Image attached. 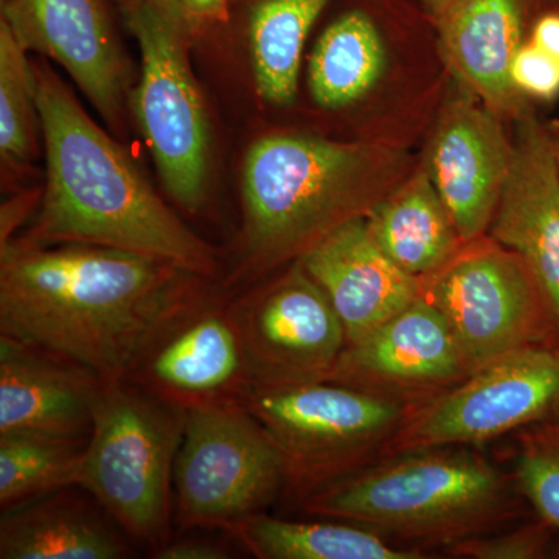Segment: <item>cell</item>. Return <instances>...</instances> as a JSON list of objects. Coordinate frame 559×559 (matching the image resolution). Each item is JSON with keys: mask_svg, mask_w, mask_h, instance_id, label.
Segmentation results:
<instances>
[{"mask_svg": "<svg viewBox=\"0 0 559 559\" xmlns=\"http://www.w3.org/2000/svg\"><path fill=\"white\" fill-rule=\"evenodd\" d=\"M204 280L128 250L10 240L0 252V334L105 384L127 381L153 342L205 299Z\"/></svg>", "mask_w": 559, "mask_h": 559, "instance_id": "cell-1", "label": "cell"}, {"mask_svg": "<svg viewBox=\"0 0 559 559\" xmlns=\"http://www.w3.org/2000/svg\"><path fill=\"white\" fill-rule=\"evenodd\" d=\"M47 183L27 240L84 242L170 261L201 277L215 250L160 200L134 162L91 120L53 70L35 66Z\"/></svg>", "mask_w": 559, "mask_h": 559, "instance_id": "cell-2", "label": "cell"}, {"mask_svg": "<svg viewBox=\"0 0 559 559\" xmlns=\"http://www.w3.org/2000/svg\"><path fill=\"white\" fill-rule=\"evenodd\" d=\"M403 156L369 143L271 135L245 162L242 266L260 274L299 260L396 189Z\"/></svg>", "mask_w": 559, "mask_h": 559, "instance_id": "cell-3", "label": "cell"}, {"mask_svg": "<svg viewBox=\"0 0 559 559\" xmlns=\"http://www.w3.org/2000/svg\"><path fill=\"white\" fill-rule=\"evenodd\" d=\"M186 409L131 381L103 384L79 488L127 538L157 550L171 539V484Z\"/></svg>", "mask_w": 559, "mask_h": 559, "instance_id": "cell-4", "label": "cell"}, {"mask_svg": "<svg viewBox=\"0 0 559 559\" xmlns=\"http://www.w3.org/2000/svg\"><path fill=\"white\" fill-rule=\"evenodd\" d=\"M285 484L282 452L241 401L187 411L173 477L179 527L230 533Z\"/></svg>", "mask_w": 559, "mask_h": 559, "instance_id": "cell-5", "label": "cell"}, {"mask_svg": "<svg viewBox=\"0 0 559 559\" xmlns=\"http://www.w3.org/2000/svg\"><path fill=\"white\" fill-rule=\"evenodd\" d=\"M500 479L487 463L455 452L411 455L316 489L310 513L403 535L455 532L499 502Z\"/></svg>", "mask_w": 559, "mask_h": 559, "instance_id": "cell-6", "label": "cell"}, {"mask_svg": "<svg viewBox=\"0 0 559 559\" xmlns=\"http://www.w3.org/2000/svg\"><path fill=\"white\" fill-rule=\"evenodd\" d=\"M142 55L134 110L159 170L180 207L204 204L209 175V123L187 57L186 21L173 20L145 0L128 13Z\"/></svg>", "mask_w": 559, "mask_h": 559, "instance_id": "cell-7", "label": "cell"}, {"mask_svg": "<svg viewBox=\"0 0 559 559\" xmlns=\"http://www.w3.org/2000/svg\"><path fill=\"white\" fill-rule=\"evenodd\" d=\"M240 401L282 452L286 484L310 491L344 473L401 414L393 401L331 381L250 385Z\"/></svg>", "mask_w": 559, "mask_h": 559, "instance_id": "cell-8", "label": "cell"}, {"mask_svg": "<svg viewBox=\"0 0 559 559\" xmlns=\"http://www.w3.org/2000/svg\"><path fill=\"white\" fill-rule=\"evenodd\" d=\"M428 299L447 319L468 374L559 333L538 280L520 255L502 246L455 255Z\"/></svg>", "mask_w": 559, "mask_h": 559, "instance_id": "cell-9", "label": "cell"}, {"mask_svg": "<svg viewBox=\"0 0 559 559\" xmlns=\"http://www.w3.org/2000/svg\"><path fill=\"white\" fill-rule=\"evenodd\" d=\"M252 385L329 381L347 347L340 316L296 261L283 277L231 301Z\"/></svg>", "mask_w": 559, "mask_h": 559, "instance_id": "cell-10", "label": "cell"}, {"mask_svg": "<svg viewBox=\"0 0 559 559\" xmlns=\"http://www.w3.org/2000/svg\"><path fill=\"white\" fill-rule=\"evenodd\" d=\"M559 409V349L527 345L469 373L407 426L401 447L479 443Z\"/></svg>", "mask_w": 559, "mask_h": 559, "instance_id": "cell-11", "label": "cell"}, {"mask_svg": "<svg viewBox=\"0 0 559 559\" xmlns=\"http://www.w3.org/2000/svg\"><path fill=\"white\" fill-rule=\"evenodd\" d=\"M128 381L186 411L240 401L252 373L231 301L204 299L180 316Z\"/></svg>", "mask_w": 559, "mask_h": 559, "instance_id": "cell-12", "label": "cell"}, {"mask_svg": "<svg viewBox=\"0 0 559 559\" xmlns=\"http://www.w3.org/2000/svg\"><path fill=\"white\" fill-rule=\"evenodd\" d=\"M511 157L499 114L463 87L444 109L426 167L463 242L491 226Z\"/></svg>", "mask_w": 559, "mask_h": 559, "instance_id": "cell-13", "label": "cell"}, {"mask_svg": "<svg viewBox=\"0 0 559 559\" xmlns=\"http://www.w3.org/2000/svg\"><path fill=\"white\" fill-rule=\"evenodd\" d=\"M3 20L28 51L62 66L110 124H119L128 68L105 0H9Z\"/></svg>", "mask_w": 559, "mask_h": 559, "instance_id": "cell-14", "label": "cell"}, {"mask_svg": "<svg viewBox=\"0 0 559 559\" xmlns=\"http://www.w3.org/2000/svg\"><path fill=\"white\" fill-rule=\"evenodd\" d=\"M516 119L509 178L489 230L527 264L559 325L558 160L547 124L528 110Z\"/></svg>", "mask_w": 559, "mask_h": 559, "instance_id": "cell-15", "label": "cell"}, {"mask_svg": "<svg viewBox=\"0 0 559 559\" xmlns=\"http://www.w3.org/2000/svg\"><path fill=\"white\" fill-rule=\"evenodd\" d=\"M103 384L91 370L0 334V437L87 441Z\"/></svg>", "mask_w": 559, "mask_h": 559, "instance_id": "cell-16", "label": "cell"}, {"mask_svg": "<svg viewBox=\"0 0 559 559\" xmlns=\"http://www.w3.org/2000/svg\"><path fill=\"white\" fill-rule=\"evenodd\" d=\"M340 316L347 344L414 304L418 277L401 270L371 237L366 216L342 224L300 257Z\"/></svg>", "mask_w": 559, "mask_h": 559, "instance_id": "cell-17", "label": "cell"}, {"mask_svg": "<svg viewBox=\"0 0 559 559\" xmlns=\"http://www.w3.org/2000/svg\"><path fill=\"white\" fill-rule=\"evenodd\" d=\"M466 373L447 319L426 297L393 316L366 336L347 344L331 382L355 385L380 381L430 384Z\"/></svg>", "mask_w": 559, "mask_h": 559, "instance_id": "cell-18", "label": "cell"}, {"mask_svg": "<svg viewBox=\"0 0 559 559\" xmlns=\"http://www.w3.org/2000/svg\"><path fill=\"white\" fill-rule=\"evenodd\" d=\"M439 24L444 60L462 86L499 116H521L511 62L522 46L524 0H454Z\"/></svg>", "mask_w": 559, "mask_h": 559, "instance_id": "cell-19", "label": "cell"}, {"mask_svg": "<svg viewBox=\"0 0 559 559\" xmlns=\"http://www.w3.org/2000/svg\"><path fill=\"white\" fill-rule=\"evenodd\" d=\"M60 489L2 511V559H123L131 549L100 506Z\"/></svg>", "mask_w": 559, "mask_h": 559, "instance_id": "cell-20", "label": "cell"}, {"mask_svg": "<svg viewBox=\"0 0 559 559\" xmlns=\"http://www.w3.org/2000/svg\"><path fill=\"white\" fill-rule=\"evenodd\" d=\"M366 221L382 252L418 278L443 270L463 242L428 168L385 194Z\"/></svg>", "mask_w": 559, "mask_h": 559, "instance_id": "cell-21", "label": "cell"}, {"mask_svg": "<svg viewBox=\"0 0 559 559\" xmlns=\"http://www.w3.org/2000/svg\"><path fill=\"white\" fill-rule=\"evenodd\" d=\"M385 70L384 40L362 11H349L320 36L310 58V87L316 103L341 109L369 94Z\"/></svg>", "mask_w": 559, "mask_h": 559, "instance_id": "cell-22", "label": "cell"}, {"mask_svg": "<svg viewBox=\"0 0 559 559\" xmlns=\"http://www.w3.org/2000/svg\"><path fill=\"white\" fill-rule=\"evenodd\" d=\"M260 559H419L370 530L333 522L286 521L259 513L230 530Z\"/></svg>", "mask_w": 559, "mask_h": 559, "instance_id": "cell-23", "label": "cell"}, {"mask_svg": "<svg viewBox=\"0 0 559 559\" xmlns=\"http://www.w3.org/2000/svg\"><path fill=\"white\" fill-rule=\"evenodd\" d=\"M331 0H261L250 17L257 90L264 102L285 106L299 86L301 55L312 25Z\"/></svg>", "mask_w": 559, "mask_h": 559, "instance_id": "cell-24", "label": "cell"}, {"mask_svg": "<svg viewBox=\"0 0 559 559\" xmlns=\"http://www.w3.org/2000/svg\"><path fill=\"white\" fill-rule=\"evenodd\" d=\"M87 441L32 436L0 437L2 511L66 488H79Z\"/></svg>", "mask_w": 559, "mask_h": 559, "instance_id": "cell-25", "label": "cell"}, {"mask_svg": "<svg viewBox=\"0 0 559 559\" xmlns=\"http://www.w3.org/2000/svg\"><path fill=\"white\" fill-rule=\"evenodd\" d=\"M9 22H0V151L7 160L24 164L38 150L39 110L35 66Z\"/></svg>", "mask_w": 559, "mask_h": 559, "instance_id": "cell-26", "label": "cell"}, {"mask_svg": "<svg viewBox=\"0 0 559 559\" xmlns=\"http://www.w3.org/2000/svg\"><path fill=\"white\" fill-rule=\"evenodd\" d=\"M518 479L544 524L559 528V425L530 437L518 460Z\"/></svg>", "mask_w": 559, "mask_h": 559, "instance_id": "cell-27", "label": "cell"}, {"mask_svg": "<svg viewBox=\"0 0 559 559\" xmlns=\"http://www.w3.org/2000/svg\"><path fill=\"white\" fill-rule=\"evenodd\" d=\"M511 81L520 94L555 100L559 95V60L533 43L525 44L511 62Z\"/></svg>", "mask_w": 559, "mask_h": 559, "instance_id": "cell-28", "label": "cell"}, {"mask_svg": "<svg viewBox=\"0 0 559 559\" xmlns=\"http://www.w3.org/2000/svg\"><path fill=\"white\" fill-rule=\"evenodd\" d=\"M547 530L527 527L495 538L473 540L460 547V554L480 559H533L546 554Z\"/></svg>", "mask_w": 559, "mask_h": 559, "instance_id": "cell-29", "label": "cell"}, {"mask_svg": "<svg viewBox=\"0 0 559 559\" xmlns=\"http://www.w3.org/2000/svg\"><path fill=\"white\" fill-rule=\"evenodd\" d=\"M156 559H227L231 551L221 540L205 538V536H190V538L170 539L167 544L153 551Z\"/></svg>", "mask_w": 559, "mask_h": 559, "instance_id": "cell-30", "label": "cell"}, {"mask_svg": "<svg viewBox=\"0 0 559 559\" xmlns=\"http://www.w3.org/2000/svg\"><path fill=\"white\" fill-rule=\"evenodd\" d=\"M532 43L559 60V14H546L536 22Z\"/></svg>", "mask_w": 559, "mask_h": 559, "instance_id": "cell-31", "label": "cell"}, {"mask_svg": "<svg viewBox=\"0 0 559 559\" xmlns=\"http://www.w3.org/2000/svg\"><path fill=\"white\" fill-rule=\"evenodd\" d=\"M186 17L219 20L226 13V0H179Z\"/></svg>", "mask_w": 559, "mask_h": 559, "instance_id": "cell-32", "label": "cell"}, {"mask_svg": "<svg viewBox=\"0 0 559 559\" xmlns=\"http://www.w3.org/2000/svg\"><path fill=\"white\" fill-rule=\"evenodd\" d=\"M145 2H148L150 5L156 7L157 10H160L162 13L173 17V20H187L179 0H145Z\"/></svg>", "mask_w": 559, "mask_h": 559, "instance_id": "cell-33", "label": "cell"}, {"mask_svg": "<svg viewBox=\"0 0 559 559\" xmlns=\"http://www.w3.org/2000/svg\"><path fill=\"white\" fill-rule=\"evenodd\" d=\"M421 2L425 3V5L436 14L437 20H439L441 14L450 9V5L454 0H421Z\"/></svg>", "mask_w": 559, "mask_h": 559, "instance_id": "cell-34", "label": "cell"}, {"mask_svg": "<svg viewBox=\"0 0 559 559\" xmlns=\"http://www.w3.org/2000/svg\"><path fill=\"white\" fill-rule=\"evenodd\" d=\"M547 131H549L551 145H554L555 156H557L559 167V120L550 121L547 124Z\"/></svg>", "mask_w": 559, "mask_h": 559, "instance_id": "cell-35", "label": "cell"}, {"mask_svg": "<svg viewBox=\"0 0 559 559\" xmlns=\"http://www.w3.org/2000/svg\"><path fill=\"white\" fill-rule=\"evenodd\" d=\"M2 2H3V3H7V2H9V0H2Z\"/></svg>", "mask_w": 559, "mask_h": 559, "instance_id": "cell-36", "label": "cell"}]
</instances>
